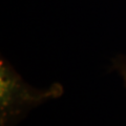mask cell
Returning <instances> with one entry per match:
<instances>
[{"mask_svg":"<svg viewBox=\"0 0 126 126\" xmlns=\"http://www.w3.org/2000/svg\"><path fill=\"white\" fill-rule=\"evenodd\" d=\"M112 69L120 75L126 87V55H119L113 59Z\"/></svg>","mask_w":126,"mask_h":126,"instance_id":"7a4b0ae2","label":"cell"},{"mask_svg":"<svg viewBox=\"0 0 126 126\" xmlns=\"http://www.w3.org/2000/svg\"><path fill=\"white\" fill-rule=\"evenodd\" d=\"M63 85L55 82L46 88L26 83L7 59H0V126H16L34 108L60 98Z\"/></svg>","mask_w":126,"mask_h":126,"instance_id":"6da1fadb","label":"cell"}]
</instances>
